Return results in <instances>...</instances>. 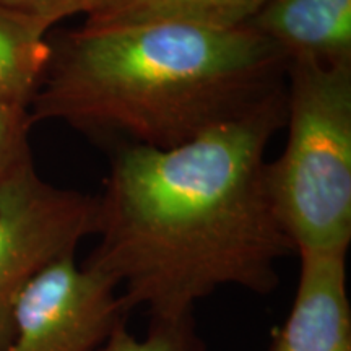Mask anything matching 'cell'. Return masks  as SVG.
Wrapping results in <instances>:
<instances>
[{
  "mask_svg": "<svg viewBox=\"0 0 351 351\" xmlns=\"http://www.w3.org/2000/svg\"><path fill=\"white\" fill-rule=\"evenodd\" d=\"M129 314L111 276L67 256L23 289L2 351H98Z\"/></svg>",
  "mask_w": 351,
  "mask_h": 351,
  "instance_id": "5b68a950",
  "label": "cell"
},
{
  "mask_svg": "<svg viewBox=\"0 0 351 351\" xmlns=\"http://www.w3.org/2000/svg\"><path fill=\"white\" fill-rule=\"evenodd\" d=\"M95 0H0V5L59 23L67 16L85 13Z\"/></svg>",
  "mask_w": 351,
  "mask_h": 351,
  "instance_id": "7c38bea8",
  "label": "cell"
},
{
  "mask_svg": "<svg viewBox=\"0 0 351 351\" xmlns=\"http://www.w3.org/2000/svg\"><path fill=\"white\" fill-rule=\"evenodd\" d=\"M98 351H205L194 314L179 317H150L143 335H135L127 320L114 328Z\"/></svg>",
  "mask_w": 351,
  "mask_h": 351,
  "instance_id": "30bf717a",
  "label": "cell"
},
{
  "mask_svg": "<svg viewBox=\"0 0 351 351\" xmlns=\"http://www.w3.org/2000/svg\"><path fill=\"white\" fill-rule=\"evenodd\" d=\"M287 91L174 148H114L85 265L111 276L129 313L194 314L223 287L270 295L295 252L267 187V147Z\"/></svg>",
  "mask_w": 351,
  "mask_h": 351,
  "instance_id": "6da1fadb",
  "label": "cell"
},
{
  "mask_svg": "<svg viewBox=\"0 0 351 351\" xmlns=\"http://www.w3.org/2000/svg\"><path fill=\"white\" fill-rule=\"evenodd\" d=\"M51 21L0 5V104L29 109L52 56Z\"/></svg>",
  "mask_w": 351,
  "mask_h": 351,
  "instance_id": "9c48e42d",
  "label": "cell"
},
{
  "mask_svg": "<svg viewBox=\"0 0 351 351\" xmlns=\"http://www.w3.org/2000/svg\"><path fill=\"white\" fill-rule=\"evenodd\" d=\"M51 44L32 122L62 121L114 148L179 147L287 91V59L245 25L80 26Z\"/></svg>",
  "mask_w": 351,
  "mask_h": 351,
  "instance_id": "7a4b0ae2",
  "label": "cell"
},
{
  "mask_svg": "<svg viewBox=\"0 0 351 351\" xmlns=\"http://www.w3.org/2000/svg\"><path fill=\"white\" fill-rule=\"evenodd\" d=\"M267 0H95L83 13V28L181 21L213 28L247 23Z\"/></svg>",
  "mask_w": 351,
  "mask_h": 351,
  "instance_id": "ba28073f",
  "label": "cell"
},
{
  "mask_svg": "<svg viewBox=\"0 0 351 351\" xmlns=\"http://www.w3.org/2000/svg\"><path fill=\"white\" fill-rule=\"evenodd\" d=\"M287 145L267 187L295 252H348L351 243V65L289 64Z\"/></svg>",
  "mask_w": 351,
  "mask_h": 351,
  "instance_id": "3957f363",
  "label": "cell"
},
{
  "mask_svg": "<svg viewBox=\"0 0 351 351\" xmlns=\"http://www.w3.org/2000/svg\"><path fill=\"white\" fill-rule=\"evenodd\" d=\"M32 125L28 108L0 104V186L16 166L32 156L28 143Z\"/></svg>",
  "mask_w": 351,
  "mask_h": 351,
  "instance_id": "8fae6325",
  "label": "cell"
},
{
  "mask_svg": "<svg viewBox=\"0 0 351 351\" xmlns=\"http://www.w3.org/2000/svg\"><path fill=\"white\" fill-rule=\"evenodd\" d=\"M291 309L269 351H351L346 254L300 252Z\"/></svg>",
  "mask_w": 351,
  "mask_h": 351,
  "instance_id": "8992f818",
  "label": "cell"
},
{
  "mask_svg": "<svg viewBox=\"0 0 351 351\" xmlns=\"http://www.w3.org/2000/svg\"><path fill=\"white\" fill-rule=\"evenodd\" d=\"M98 200L46 182L26 158L0 186V351L12 335L13 307L23 289L95 236Z\"/></svg>",
  "mask_w": 351,
  "mask_h": 351,
  "instance_id": "277c9868",
  "label": "cell"
},
{
  "mask_svg": "<svg viewBox=\"0 0 351 351\" xmlns=\"http://www.w3.org/2000/svg\"><path fill=\"white\" fill-rule=\"evenodd\" d=\"M245 26L288 65H351V0H267Z\"/></svg>",
  "mask_w": 351,
  "mask_h": 351,
  "instance_id": "52a82bcc",
  "label": "cell"
}]
</instances>
